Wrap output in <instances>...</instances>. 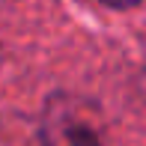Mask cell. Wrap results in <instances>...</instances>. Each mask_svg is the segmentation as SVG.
Instances as JSON below:
<instances>
[{"label":"cell","instance_id":"1","mask_svg":"<svg viewBox=\"0 0 146 146\" xmlns=\"http://www.w3.org/2000/svg\"><path fill=\"white\" fill-rule=\"evenodd\" d=\"M104 128L98 108L75 96H57L48 102L42 119L45 146H102Z\"/></svg>","mask_w":146,"mask_h":146},{"label":"cell","instance_id":"2","mask_svg":"<svg viewBox=\"0 0 146 146\" xmlns=\"http://www.w3.org/2000/svg\"><path fill=\"white\" fill-rule=\"evenodd\" d=\"M102 3L113 6V9H128V6H137V3H140V0H102Z\"/></svg>","mask_w":146,"mask_h":146}]
</instances>
